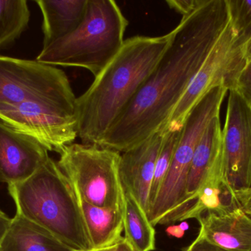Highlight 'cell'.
Listing matches in <instances>:
<instances>
[{
	"instance_id": "cell-8",
	"label": "cell",
	"mask_w": 251,
	"mask_h": 251,
	"mask_svg": "<svg viewBox=\"0 0 251 251\" xmlns=\"http://www.w3.org/2000/svg\"><path fill=\"white\" fill-rule=\"evenodd\" d=\"M244 47L230 20L162 131H181L192 111L215 87L224 86L228 91L234 88L246 63Z\"/></svg>"
},
{
	"instance_id": "cell-2",
	"label": "cell",
	"mask_w": 251,
	"mask_h": 251,
	"mask_svg": "<svg viewBox=\"0 0 251 251\" xmlns=\"http://www.w3.org/2000/svg\"><path fill=\"white\" fill-rule=\"evenodd\" d=\"M0 122L60 154L78 137L77 98L66 74L37 60L0 56Z\"/></svg>"
},
{
	"instance_id": "cell-28",
	"label": "cell",
	"mask_w": 251,
	"mask_h": 251,
	"mask_svg": "<svg viewBox=\"0 0 251 251\" xmlns=\"http://www.w3.org/2000/svg\"><path fill=\"white\" fill-rule=\"evenodd\" d=\"M244 53L246 62L250 61L251 60V38L245 45Z\"/></svg>"
},
{
	"instance_id": "cell-22",
	"label": "cell",
	"mask_w": 251,
	"mask_h": 251,
	"mask_svg": "<svg viewBox=\"0 0 251 251\" xmlns=\"http://www.w3.org/2000/svg\"><path fill=\"white\" fill-rule=\"evenodd\" d=\"M201 1L202 0H168L166 3L170 8L184 16L197 8Z\"/></svg>"
},
{
	"instance_id": "cell-21",
	"label": "cell",
	"mask_w": 251,
	"mask_h": 251,
	"mask_svg": "<svg viewBox=\"0 0 251 251\" xmlns=\"http://www.w3.org/2000/svg\"><path fill=\"white\" fill-rule=\"evenodd\" d=\"M234 89L251 103V60L246 62L240 71L236 81Z\"/></svg>"
},
{
	"instance_id": "cell-26",
	"label": "cell",
	"mask_w": 251,
	"mask_h": 251,
	"mask_svg": "<svg viewBox=\"0 0 251 251\" xmlns=\"http://www.w3.org/2000/svg\"><path fill=\"white\" fill-rule=\"evenodd\" d=\"M10 223H11V219L2 211L0 210V243L6 231L8 229Z\"/></svg>"
},
{
	"instance_id": "cell-23",
	"label": "cell",
	"mask_w": 251,
	"mask_h": 251,
	"mask_svg": "<svg viewBox=\"0 0 251 251\" xmlns=\"http://www.w3.org/2000/svg\"><path fill=\"white\" fill-rule=\"evenodd\" d=\"M182 251H228L215 246L199 234L196 240Z\"/></svg>"
},
{
	"instance_id": "cell-4",
	"label": "cell",
	"mask_w": 251,
	"mask_h": 251,
	"mask_svg": "<svg viewBox=\"0 0 251 251\" xmlns=\"http://www.w3.org/2000/svg\"><path fill=\"white\" fill-rule=\"evenodd\" d=\"M16 213L73 251L92 250L77 196L57 163L49 158L26 181L8 186Z\"/></svg>"
},
{
	"instance_id": "cell-29",
	"label": "cell",
	"mask_w": 251,
	"mask_h": 251,
	"mask_svg": "<svg viewBox=\"0 0 251 251\" xmlns=\"http://www.w3.org/2000/svg\"><path fill=\"white\" fill-rule=\"evenodd\" d=\"M116 246H114V247L108 248V249H100V250H97V249H92V250L85 251H116Z\"/></svg>"
},
{
	"instance_id": "cell-13",
	"label": "cell",
	"mask_w": 251,
	"mask_h": 251,
	"mask_svg": "<svg viewBox=\"0 0 251 251\" xmlns=\"http://www.w3.org/2000/svg\"><path fill=\"white\" fill-rule=\"evenodd\" d=\"M198 221L199 234L209 243L228 251H251V218L239 206L206 212Z\"/></svg>"
},
{
	"instance_id": "cell-15",
	"label": "cell",
	"mask_w": 251,
	"mask_h": 251,
	"mask_svg": "<svg viewBox=\"0 0 251 251\" xmlns=\"http://www.w3.org/2000/svg\"><path fill=\"white\" fill-rule=\"evenodd\" d=\"M78 200L92 249L117 246L124 239V210L94 206L79 198Z\"/></svg>"
},
{
	"instance_id": "cell-7",
	"label": "cell",
	"mask_w": 251,
	"mask_h": 251,
	"mask_svg": "<svg viewBox=\"0 0 251 251\" xmlns=\"http://www.w3.org/2000/svg\"><path fill=\"white\" fill-rule=\"evenodd\" d=\"M228 91V88L224 86L211 90L184 122L169 170L153 206L147 213L153 226L165 225L167 220L182 205L190 165L198 143L211 120L220 116L221 106Z\"/></svg>"
},
{
	"instance_id": "cell-16",
	"label": "cell",
	"mask_w": 251,
	"mask_h": 251,
	"mask_svg": "<svg viewBox=\"0 0 251 251\" xmlns=\"http://www.w3.org/2000/svg\"><path fill=\"white\" fill-rule=\"evenodd\" d=\"M0 251H73L42 227L16 213L0 243Z\"/></svg>"
},
{
	"instance_id": "cell-19",
	"label": "cell",
	"mask_w": 251,
	"mask_h": 251,
	"mask_svg": "<svg viewBox=\"0 0 251 251\" xmlns=\"http://www.w3.org/2000/svg\"><path fill=\"white\" fill-rule=\"evenodd\" d=\"M181 131H163L165 134H164L162 145L156 159L154 175H153V182H152L150 195H149V210L153 206L159 189L169 170L174 152L176 148L177 144L181 135Z\"/></svg>"
},
{
	"instance_id": "cell-20",
	"label": "cell",
	"mask_w": 251,
	"mask_h": 251,
	"mask_svg": "<svg viewBox=\"0 0 251 251\" xmlns=\"http://www.w3.org/2000/svg\"><path fill=\"white\" fill-rule=\"evenodd\" d=\"M231 24L240 39L246 43L251 38V0H227Z\"/></svg>"
},
{
	"instance_id": "cell-9",
	"label": "cell",
	"mask_w": 251,
	"mask_h": 251,
	"mask_svg": "<svg viewBox=\"0 0 251 251\" xmlns=\"http://www.w3.org/2000/svg\"><path fill=\"white\" fill-rule=\"evenodd\" d=\"M228 91L223 156L226 182L234 199L237 192L251 187V103L234 88Z\"/></svg>"
},
{
	"instance_id": "cell-27",
	"label": "cell",
	"mask_w": 251,
	"mask_h": 251,
	"mask_svg": "<svg viewBox=\"0 0 251 251\" xmlns=\"http://www.w3.org/2000/svg\"><path fill=\"white\" fill-rule=\"evenodd\" d=\"M133 251V250L124 237L123 240L116 246V251Z\"/></svg>"
},
{
	"instance_id": "cell-5",
	"label": "cell",
	"mask_w": 251,
	"mask_h": 251,
	"mask_svg": "<svg viewBox=\"0 0 251 251\" xmlns=\"http://www.w3.org/2000/svg\"><path fill=\"white\" fill-rule=\"evenodd\" d=\"M128 22L113 0H88L83 20L73 32L43 47L37 61L87 69L97 76L125 44Z\"/></svg>"
},
{
	"instance_id": "cell-3",
	"label": "cell",
	"mask_w": 251,
	"mask_h": 251,
	"mask_svg": "<svg viewBox=\"0 0 251 251\" xmlns=\"http://www.w3.org/2000/svg\"><path fill=\"white\" fill-rule=\"evenodd\" d=\"M173 35L171 30L159 36L128 38L78 97V137L83 144L101 146L112 125L156 67Z\"/></svg>"
},
{
	"instance_id": "cell-6",
	"label": "cell",
	"mask_w": 251,
	"mask_h": 251,
	"mask_svg": "<svg viewBox=\"0 0 251 251\" xmlns=\"http://www.w3.org/2000/svg\"><path fill=\"white\" fill-rule=\"evenodd\" d=\"M60 155L57 165L78 198L94 206L124 210L125 193L119 175V152L73 143Z\"/></svg>"
},
{
	"instance_id": "cell-11",
	"label": "cell",
	"mask_w": 251,
	"mask_h": 251,
	"mask_svg": "<svg viewBox=\"0 0 251 251\" xmlns=\"http://www.w3.org/2000/svg\"><path fill=\"white\" fill-rule=\"evenodd\" d=\"M49 158L36 139L0 122V182L9 186L26 181Z\"/></svg>"
},
{
	"instance_id": "cell-18",
	"label": "cell",
	"mask_w": 251,
	"mask_h": 251,
	"mask_svg": "<svg viewBox=\"0 0 251 251\" xmlns=\"http://www.w3.org/2000/svg\"><path fill=\"white\" fill-rule=\"evenodd\" d=\"M30 12L26 0H0V47L11 44L27 27Z\"/></svg>"
},
{
	"instance_id": "cell-14",
	"label": "cell",
	"mask_w": 251,
	"mask_h": 251,
	"mask_svg": "<svg viewBox=\"0 0 251 251\" xmlns=\"http://www.w3.org/2000/svg\"><path fill=\"white\" fill-rule=\"evenodd\" d=\"M88 0H39L43 14L44 44L47 47L69 35L83 20Z\"/></svg>"
},
{
	"instance_id": "cell-1",
	"label": "cell",
	"mask_w": 251,
	"mask_h": 251,
	"mask_svg": "<svg viewBox=\"0 0 251 251\" xmlns=\"http://www.w3.org/2000/svg\"><path fill=\"white\" fill-rule=\"evenodd\" d=\"M230 20L227 0H202L182 16L169 47L100 147L125 153L162 131Z\"/></svg>"
},
{
	"instance_id": "cell-10",
	"label": "cell",
	"mask_w": 251,
	"mask_h": 251,
	"mask_svg": "<svg viewBox=\"0 0 251 251\" xmlns=\"http://www.w3.org/2000/svg\"><path fill=\"white\" fill-rule=\"evenodd\" d=\"M218 178H225L220 116L211 120L199 140L190 165L185 199L177 212L167 220L165 225L184 221L203 186L208 181Z\"/></svg>"
},
{
	"instance_id": "cell-17",
	"label": "cell",
	"mask_w": 251,
	"mask_h": 251,
	"mask_svg": "<svg viewBox=\"0 0 251 251\" xmlns=\"http://www.w3.org/2000/svg\"><path fill=\"white\" fill-rule=\"evenodd\" d=\"M124 231L125 239L133 251H153L156 249L154 226L140 203L128 193L125 195Z\"/></svg>"
},
{
	"instance_id": "cell-24",
	"label": "cell",
	"mask_w": 251,
	"mask_h": 251,
	"mask_svg": "<svg viewBox=\"0 0 251 251\" xmlns=\"http://www.w3.org/2000/svg\"><path fill=\"white\" fill-rule=\"evenodd\" d=\"M234 203L241 208L251 218V187L246 190L237 192L234 194Z\"/></svg>"
},
{
	"instance_id": "cell-25",
	"label": "cell",
	"mask_w": 251,
	"mask_h": 251,
	"mask_svg": "<svg viewBox=\"0 0 251 251\" xmlns=\"http://www.w3.org/2000/svg\"><path fill=\"white\" fill-rule=\"evenodd\" d=\"M188 228V224L186 222H182L178 225H173L170 226L166 230L167 234L171 237L181 238L184 236V231Z\"/></svg>"
},
{
	"instance_id": "cell-12",
	"label": "cell",
	"mask_w": 251,
	"mask_h": 251,
	"mask_svg": "<svg viewBox=\"0 0 251 251\" xmlns=\"http://www.w3.org/2000/svg\"><path fill=\"white\" fill-rule=\"evenodd\" d=\"M159 131L144 142L121 155L119 175L125 193L137 200L145 212L149 210V195L155 166L163 140Z\"/></svg>"
}]
</instances>
